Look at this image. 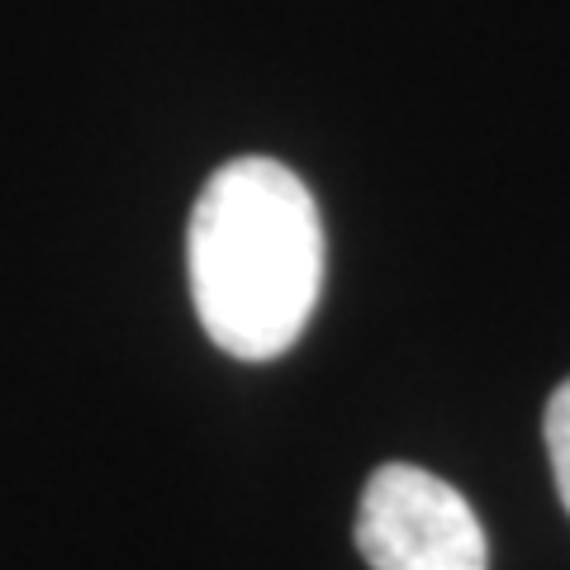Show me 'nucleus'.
<instances>
[{"label":"nucleus","instance_id":"2","mask_svg":"<svg viewBox=\"0 0 570 570\" xmlns=\"http://www.w3.org/2000/svg\"><path fill=\"white\" fill-rule=\"evenodd\" d=\"M356 551L371 570H490L485 528L466 494L409 461H385L366 480Z\"/></svg>","mask_w":570,"mask_h":570},{"label":"nucleus","instance_id":"3","mask_svg":"<svg viewBox=\"0 0 570 570\" xmlns=\"http://www.w3.org/2000/svg\"><path fill=\"white\" fill-rule=\"evenodd\" d=\"M547 456H551V475H557L561 504L570 513V381L547 404Z\"/></svg>","mask_w":570,"mask_h":570},{"label":"nucleus","instance_id":"1","mask_svg":"<svg viewBox=\"0 0 570 570\" xmlns=\"http://www.w3.org/2000/svg\"><path fill=\"white\" fill-rule=\"evenodd\" d=\"M190 299L209 343L272 362L309 328L324 291V219L276 157H234L205 181L186 228Z\"/></svg>","mask_w":570,"mask_h":570}]
</instances>
